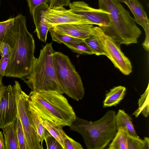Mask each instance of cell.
I'll list each match as a JSON object with an SVG mask.
<instances>
[{"label": "cell", "instance_id": "obj_9", "mask_svg": "<svg viewBox=\"0 0 149 149\" xmlns=\"http://www.w3.org/2000/svg\"><path fill=\"white\" fill-rule=\"evenodd\" d=\"M21 86L15 81L13 86H7L0 102V128L15 123L18 116L17 97Z\"/></svg>", "mask_w": 149, "mask_h": 149}, {"label": "cell", "instance_id": "obj_2", "mask_svg": "<svg viewBox=\"0 0 149 149\" xmlns=\"http://www.w3.org/2000/svg\"><path fill=\"white\" fill-rule=\"evenodd\" d=\"M28 107L41 118L63 127H69L77 116L67 99L56 91H31Z\"/></svg>", "mask_w": 149, "mask_h": 149}, {"label": "cell", "instance_id": "obj_16", "mask_svg": "<svg viewBox=\"0 0 149 149\" xmlns=\"http://www.w3.org/2000/svg\"><path fill=\"white\" fill-rule=\"evenodd\" d=\"M116 123L117 130L122 127L126 129L128 134L139 137L134 129L132 122V118L123 109H120L116 115Z\"/></svg>", "mask_w": 149, "mask_h": 149}, {"label": "cell", "instance_id": "obj_25", "mask_svg": "<svg viewBox=\"0 0 149 149\" xmlns=\"http://www.w3.org/2000/svg\"><path fill=\"white\" fill-rule=\"evenodd\" d=\"M67 47L72 51L80 54H95V53L88 45L84 40V41L74 43H64Z\"/></svg>", "mask_w": 149, "mask_h": 149}, {"label": "cell", "instance_id": "obj_19", "mask_svg": "<svg viewBox=\"0 0 149 149\" xmlns=\"http://www.w3.org/2000/svg\"><path fill=\"white\" fill-rule=\"evenodd\" d=\"M127 130L120 127L117 130L116 135L110 143L108 149H128Z\"/></svg>", "mask_w": 149, "mask_h": 149}, {"label": "cell", "instance_id": "obj_28", "mask_svg": "<svg viewBox=\"0 0 149 149\" xmlns=\"http://www.w3.org/2000/svg\"><path fill=\"white\" fill-rule=\"evenodd\" d=\"M64 149H83L81 145L67 135L64 140Z\"/></svg>", "mask_w": 149, "mask_h": 149}, {"label": "cell", "instance_id": "obj_22", "mask_svg": "<svg viewBox=\"0 0 149 149\" xmlns=\"http://www.w3.org/2000/svg\"><path fill=\"white\" fill-rule=\"evenodd\" d=\"M90 47L97 56L104 55L107 56V53L105 51L103 45L95 33L84 40Z\"/></svg>", "mask_w": 149, "mask_h": 149}, {"label": "cell", "instance_id": "obj_5", "mask_svg": "<svg viewBox=\"0 0 149 149\" xmlns=\"http://www.w3.org/2000/svg\"><path fill=\"white\" fill-rule=\"evenodd\" d=\"M52 43H47L40 50L30 71L23 79L32 91H56L65 93L54 68Z\"/></svg>", "mask_w": 149, "mask_h": 149}, {"label": "cell", "instance_id": "obj_29", "mask_svg": "<svg viewBox=\"0 0 149 149\" xmlns=\"http://www.w3.org/2000/svg\"><path fill=\"white\" fill-rule=\"evenodd\" d=\"M47 149H63L59 142L51 135L45 140Z\"/></svg>", "mask_w": 149, "mask_h": 149}, {"label": "cell", "instance_id": "obj_14", "mask_svg": "<svg viewBox=\"0 0 149 149\" xmlns=\"http://www.w3.org/2000/svg\"><path fill=\"white\" fill-rule=\"evenodd\" d=\"M49 8V5L47 3L41 5L35 10L32 15L37 37L44 42H46L47 33L50 28L44 19V13Z\"/></svg>", "mask_w": 149, "mask_h": 149}, {"label": "cell", "instance_id": "obj_17", "mask_svg": "<svg viewBox=\"0 0 149 149\" xmlns=\"http://www.w3.org/2000/svg\"><path fill=\"white\" fill-rule=\"evenodd\" d=\"M2 129L6 149H19L16 128L15 123L9 124Z\"/></svg>", "mask_w": 149, "mask_h": 149}, {"label": "cell", "instance_id": "obj_18", "mask_svg": "<svg viewBox=\"0 0 149 149\" xmlns=\"http://www.w3.org/2000/svg\"><path fill=\"white\" fill-rule=\"evenodd\" d=\"M38 117L44 126L50 134L59 142L63 149H64V140L67 135L63 130V127L53 124L39 116Z\"/></svg>", "mask_w": 149, "mask_h": 149}, {"label": "cell", "instance_id": "obj_11", "mask_svg": "<svg viewBox=\"0 0 149 149\" xmlns=\"http://www.w3.org/2000/svg\"><path fill=\"white\" fill-rule=\"evenodd\" d=\"M44 19L50 28L56 25L65 24H92L81 16L74 13L70 9H66L63 7L54 8H50L49 7L44 13Z\"/></svg>", "mask_w": 149, "mask_h": 149}, {"label": "cell", "instance_id": "obj_33", "mask_svg": "<svg viewBox=\"0 0 149 149\" xmlns=\"http://www.w3.org/2000/svg\"><path fill=\"white\" fill-rule=\"evenodd\" d=\"M11 49L8 45L4 42L0 44V56H3L10 54Z\"/></svg>", "mask_w": 149, "mask_h": 149}, {"label": "cell", "instance_id": "obj_1", "mask_svg": "<svg viewBox=\"0 0 149 149\" xmlns=\"http://www.w3.org/2000/svg\"><path fill=\"white\" fill-rule=\"evenodd\" d=\"M15 17L3 41L12 50L4 76L23 79L29 73L36 58L35 41L27 28L25 16L20 14Z\"/></svg>", "mask_w": 149, "mask_h": 149}, {"label": "cell", "instance_id": "obj_7", "mask_svg": "<svg viewBox=\"0 0 149 149\" xmlns=\"http://www.w3.org/2000/svg\"><path fill=\"white\" fill-rule=\"evenodd\" d=\"M18 116L29 149H43L31 116L28 107V95L19 88L17 97Z\"/></svg>", "mask_w": 149, "mask_h": 149}, {"label": "cell", "instance_id": "obj_26", "mask_svg": "<svg viewBox=\"0 0 149 149\" xmlns=\"http://www.w3.org/2000/svg\"><path fill=\"white\" fill-rule=\"evenodd\" d=\"M16 128L19 149H29L23 127L18 116L15 123Z\"/></svg>", "mask_w": 149, "mask_h": 149}, {"label": "cell", "instance_id": "obj_35", "mask_svg": "<svg viewBox=\"0 0 149 149\" xmlns=\"http://www.w3.org/2000/svg\"><path fill=\"white\" fill-rule=\"evenodd\" d=\"M0 149H6L4 139L1 131H0Z\"/></svg>", "mask_w": 149, "mask_h": 149}, {"label": "cell", "instance_id": "obj_31", "mask_svg": "<svg viewBox=\"0 0 149 149\" xmlns=\"http://www.w3.org/2000/svg\"><path fill=\"white\" fill-rule=\"evenodd\" d=\"M10 53L3 56H1L0 59V78H3L10 58Z\"/></svg>", "mask_w": 149, "mask_h": 149}, {"label": "cell", "instance_id": "obj_6", "mask_svg": "<svg viewBox=\"0 0 149 149\" xmlns=\"http://www.w3.org/2000/svg\"><path fill=\"white\" fill-rule=\"evenodd\" d=\"M53 59L56 75L65 93L74 100H81L85 94L83 84L68 56L54 51Z\"/></svg>", "mask_w": 149, "mask_h": 149}, {"label": "cell", "instance_id": "obj_27", "mask_svg": "<svg viewBox=\"0 0 149 149\" xmlns=\"http://www.w3.org/2000/svg\"><path fill=\"white\" fill-rule=\"evenodd\" d=\"M15 17H10L0 22V44L3 42L6 33L14 24Z\"/></svg>", "mask_w": 149, "mask_h": 149}, {"label": "cell", "instance_id": "obj_24", "mask_svg": "<svg viewBox=\"0 0 149 149\" xmlns=\"http://www.w3.org/2000/svg\"><path fill=\"white\" fill-rule=\"evenodd\" d=\"M127 145L128 149H149V139L145 137L142 139L139 137L128 134Z\"/></svg>", "mask_w": 149, "mask_h": 149}, {"label": "cell", "instance_id": "obj_30", "mask_svg": "<svg viewBox=\"0 0 149 149\" xmlns=\"http://www.w3.org/2000/svg\"><path fill=\"white\" fill-rule=\"evenodd\" d=\"M49 0H27L29 12L32 15L34 11L41 5L47 4Z\"/></svg>", "mask_w": 149, "mask_h": 149}, {"label": "cell", "instance_id": "obj_13", "mask_svg": "<svg viewBox=\"0 0 149 149\" xmlns=\"http://www.w3.org/2000/svg\"><path fill=\"white\" fill-rule=\"evenodd\" d=\"M58 32L77 38L85 40L94 33L93 24H69L52 27Z\"/></svg>", "mask_w": 149, "mask_h": 149}, {"label": "cell", "instance_id": "obj_34", "mask_svg": "<svg viewBox=\"0 0 149 149\" xmlns=\"http://www.w3.org/2000/svg\"><path fill=\"white\" fill-rule=\"evenodd\" d=\"M2 78H0V102L7 86H5L2 82Z\"/></svg>", "mask_w": 149, "mask_h": 149}, {"label": "cell", "instance_id": "obj_23", "mask_svg": "<svg viewBox=\"0 0 149 149\" xmlns=\"http://www.w3.org/2000/svg\"><path fill=\"white\" fill-rule=\"evenodd\" d=\"M30 111L31 116L34 125L35 129L38 135L39 140L41 145L43 146V141H45L46 138L51 134L44 126L41 122L38 116L33 112L30 110Z\"/></svg>", "mask_w": 149, "mask_h": 149}, {"label": "cell", "instance_id": "obj_36", "mask_svg": "<svg viewBox=\"0 0 149 149\" xmlns=\"http://www.w3.org/2000/svg\"></svg>", "mask_w": 149, "mask_h": 149}, {"label": "cell", "instance_id": "obj_20", "mask_svg": "<svg viewBox=\"0 0 149 149\" xmlns=\"http://www.w3.org/2000/svg\"><path fill=\"white\" fill-rule=\"evenodd\" d=\"M149 84L144 93L141 95L138 102V107L132 113L136 118L141 113L144 117H147L149 114Z\"/></svg>", "mask_w": 149, "mask_h": 149}, {"label": "cell", "instance_id": "obj_21", "mask_svg": "<svg viewBox=\"0 0 149 149\" xmlns=\"http://www.w3.org/2000/svg\"><path fill=\"white\" fill-rule=\"evenodd\" d=\"M49 31L53 41L58 43H74L80 42L84 40L61 33L53 27L50 28Z\"/></svg>", "mask_w": 149, "mask_h": 149}, {"label": "cell", "instance_id": "obj_4", "mask_svg": "<svg viewBox=\"0 0 149 149\" xmlns=\"http://www.w3.org/2000/svg\"><path fill=\"white\" fill-rule=\"evenodd\" d=\"M116 115L114 111L109 110L94 122L76 116L69 127L82 137L87 149H103L112 141L117 132Z\"/></svg>", "mask_w": 149, "mask_h": 149}, {"label": "cell", "instance_id": "obj_10", "mask_svg": "<svg viewBox=\"0 0 149 149\" xmlns=\"http://www.w3.org/2000/svg\"><path fill=\"white\" fill-rule=\"evenodd\" d=\"M69 7L72 12L81 16L92 24L102 27L108 26L110 23L109 13L100 8H92L84 1H73Z\"/></svg>", "mask_w": 149, "mask_h": 149}, {"label": "cell", "instance_id": "obj_15", "mask_svg": "<svg viewBox=\"0 0 149 149\" xmlns=\"http://www.w3.org/2000/svg\"><path fill=\"white\" fill-rule=\"evenodd\" d=\"M126 91V88L119 86L111 89L106 93L103 102V107L115 106L123 98Z\"/></svg>", "mask_w": 149, "mask_h": 149}, {"label": "cell", "instance_id": "obj_32", "mask_svg": "<svg viewBox=\"0 0 149 149\" xmlns=\"http://www.w3.org/2000/svg\"><path fill=\"white\" fill-rule=\"evenodd\" d=\"M50 8H54L68 6L71 3L70 0H49Z\"/></svg>", "mask_w": 149, "mask_h": 149}, {"label": "cell", "instance_id": "obj_8", "mask_svg": "<svg viewBox=\"0 0 149 149\" xmlns=\"http://www.w3.org/2000/svg\"><path fill=\"white\" fill-rule=\"evenodd\" d=\"M95 33L99 38L107 53V57L123 74L128 75L132 72L131 63L121 51L120 45L105 35L99 26H95Z\"/></svg>", "mask_w": 149, "mask_h": 149}, {"label": "cell", "instance_id": "obj_3", "mask_svg": "<svg viewBox=\"0 0 149 149\" xmlns=\"http://www.w3.org/2000/svg\"><path fill=\"white\" fill-rule=\"evenodd\" d=\"M98 0L99 8L110 14L109 26L100 27L104 33L120 45L137 43L141 31L120 2L118 0Z\"/></svg>", "mask_w": 149, "mask_h": 149}, {"label": "cell", "instance_id": "obj_12", "mask_svg": "<svg viewBox=\"0 0 149 149\" xmlns=\"http://www.w3.org/2000/svg\"><path fill=\"white\" fill-rule=\"evenodd\" d=\"M125 3L131 10L136 23L141 26L146 33V38L142 44L146 51L149 49V21L143 8L138 0H118Z\"/></svg>", "mask_w": 149, "mask_h": 149}]
</instances>
